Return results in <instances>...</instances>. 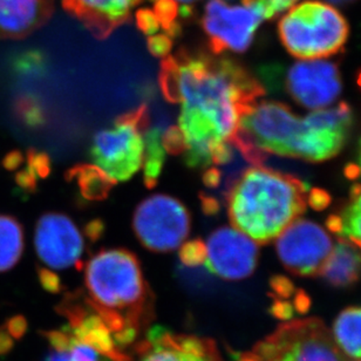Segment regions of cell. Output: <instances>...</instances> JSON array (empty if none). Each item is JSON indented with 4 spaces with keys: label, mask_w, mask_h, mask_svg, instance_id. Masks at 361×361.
I'll use <instances>...</instances> for the list:
<instances>
[{
    "label": "cell",
    "mask_w": 361,
    "mask_h": 361,
    "mask_svg": "<svg viewBox=\"0 0 361 361\" xmlns=\"http://www.w3.org/2000/svg\"><path fill=\"white\" fill-rule=\"evenodd\" d=\"M202 180H203V183L208 189H216V188L219 187L221 180H222V173L217 168H207L204 173H203Z\"/></svg>",
    "instance_id": "f35d334b"
},
{
    "label": "cell",
    "mask_w": 361,
    "mask_h": 361,
    "mask_svg": "<svg viewBox=\"0 0 361 361\" xmlns=\"http://www.w3.org/2000/svg\"><path fill=\"white\" fill-rule=\"evenodd\" d=\"M173 47V38L166 35H150L148 38V49L157 58L164 59L169 56Z\"/></svg>",
    "instance_id": "83f0119b"
},
{
    "label": "cell",
    "mask_w": 361,
    "mask_h": 361,
    "mask_svg": "<svg viewBox=\"0 0 361 361\" xmlns=\"http://www.w3.org/2000/svg\"><path fill=\"white\" fill-rule=\"evenodd\" d=\"M25 157L21 152L19 150H12L10 153H7L4 157L1 164L3 167L8 171H19V168L21 167V164H24Z\"/></svg>",
    "instance_id": "74e56055"
},
{
    "label": "cell",
    "mask_w": 361,
    "mask_h": 361,
    "mask_svg": "<svg viewBox=\"0 0 361 361\" xmlns=\"http://www.w3.org/2000/svg\"><path fill=\"white\" fill-rule=\"evenodd\" d=\"M191 219L182 202L157 194L141 202L133 217V228L143 247L154 252L178 249L190 233Z\"/></svg>",
    "instance_id": "ba28073f"
},
{
    "label": "cell",
    "mask_w": 361,
    "mask_h": 361,
    "mask_svg": "<svg viewBox=\"0 0 361 361\" xmlns=\"http://www.w3.org/2000/svg\"><path fill=\"white\" fill-rule=\"evenodd\" d=\"M326 226L339 240L361 247V183L351 188L348 202L327 219Z\"/></svg>",
    "instance_id": "e0dca14e"
},
{
    "label": "cell",
    "mask_w": 361,
    "mask_h": 361,
    "mask_svg": "<svg viewBox=\"0 0 361 361\" xmlns=\"http://www.w3.org/2000/svg\"><path fill=\"white\" fill-rule=\"evenodd\" d=\"M307 200H309V204L314 210L326 209L330 205L331 202L330 195L327 194L326 191L322 190V189H312V190L309 191Z\"/></svg>",
    "instance_id": "8d00e7d4"
},
{
    "label": "cell",
    "mask_w": 361,
    "mask_h": 361,
    "mask_svg": "<svg viewBox=\"0 0 361 361\" xmlns=\"http://www.w3.org/2000/svg\"><path fill=\"white\" fill-rule=\"evenodd\" d=\"M202 197V209L205 212V215H216L219 210V201L215 197L210 196H203Z\"/></svg>",
    "instance_id": "7bdbcfd3"
},
{
    "label": "cell",
    "mask_w": 361,
    "mask_h": 361,
    "mask_svg": "<svg viewBox=\"0 0 361 361\" xmlns=\"http://www.w3.org/2000/svg\"><path fill=\"white\" fill-rule=\"evenodd\" d=\"M264 1L268 20H272L279 14L295 6L299 0H264Z\"/></svg>",
    "instance_id": "836d02e7"
},
{
    "label": "cell",
    "mask_w": 361,
    "mask_h": 361,
    "mask_svg": "<svg viewBox=\"0 0 361 361\" xmlns=\"http://www.w3.org/2000/svg\"><path fill=\"white\" fill-rule=\"evenodd\" d=\"M329 233L317 223L295 219L278 236L276 250L291 274L311 277L319 274L332 251Z\"/></svg>",
    "instance_id": "9c48e42d"
},
{
    "label": "cell",
    "mask_w": 361,
    "mask_h": 361,
    "mask_svg": "<svg viewBox=\"0 0 361 361\" xmlns=\"http://www.w3.org/2000/svg\"><path fill=\"white\" fill-rule=\"evenodd\" d=\"M318 274L334 288H348L357 284L361 277L358 245L350 240H339Z\"/></svg>",
    "instance_id": "9a60e30c"
},
{
    "label": "cell",
    "mask_w": 361,
    "mask_h": 361,
    "mask_svg": "<svg viewBox=\"0 0 361 361\" xmlns=\"http://www.w3.org/2000/svg\"><path fill=\"white\" fill-rule=\"evenodd\" d=\"M136 25L147 35H157L160 31V23L153 10L142 8L136 13Z\"/></svg>",
    "instance_id": "f1b7e54d"
},
{
    "label": "cell",
    "mask_w": 361,
    "mask_h": 361,
    "mask_svg": "<svg viewBox=\"0 0 361 361\" xmlns=\"http://www.w3.org/2000/svg\"><path fill=\"white\" fill-rule=\"evenodd\" d=\"M39 283L49 293H60L63 290V283L59 276L46 268L38 269Z\"/></svg>",
    "instance_id": "4dcf8cb0"
},
{
    "label": "cell",
    "mask_w": 361,
    "mask_h": 361,
    "mask_svg": "<svg viewBox=\"0 0 361 361\" xmlns=\"http://www.w3.org/2000/svg\"><path fill=\"white\" fill-rule=\"evenodd\" d=\"M66 178L75 183L81 196L87 201L106 200L116 183L97 166L87 164L74 166L67 171Z\"/></svg>",
    "instance_id": "ac0fdd59"
},
{
    "label": "cell",
    "mask_w": 361,
    "mask_h": 361,
    "mask_svg": "<svg viewBox=\"0 0 361 361\" xmlns=\"http://www.w3.org/2000/svg\"><path fill=\"white\" fill-rule=\"evenodd\" d=\"M154 13L166 35L174 38L180 33V5L175 0H157Z\"/></svg>",
    "instance_id": "7402d4cb"
},
{
    "label": "cell",
    "mask_w": 361,
    "mask_h": 361,
    "mask_svg": "<svg viewBox=\"0 0 361 361\" xmlns=\"http://www.w3.org/2000/svg\"><path fill=\"white\" fill-rule=\"evenodd\" d=\"M334 344L346 357L361 359V306L344 310L334 323Z\"/></svg>",
    "instance_id": "d6986e66"
},
{
    "label": "cell",
    "mask_w": 361,
    "mask_h": 361,
    "mask_svg": "<svg viewBox=\"0 0 361 361\" xmlns=\"http://www.w3.org/2000/svg\"><path fill=\"white\" fill-rule=\"evenodd\" d=\"M285 88L290 97L313 111L334 104L343 90L337 63L329 60H302L288 68Z\"/></svg>",
    "instance_id": "8fae6325"
},
{
    "label": "cell",
    "mask_w": 361,
    "mask_h": 361,
    "mask_svg": "<svg viewBox=\"0 0 361 361\" xmlns=\"http://www.w3.org/2000/svg\"><path fill=\"white\" fill-rule=\"evenodd\" d=\"M360 249H361V247H360Z\"/></svg>",
    "instance_id": "7dc6e473"
},
{
    "label": "cell",
    "mask_w": 361,
    "mask_h": 361,
    "mask_svg": "<svg viewBox=\"0 0 361 361\" xmlns=\"http://www.w3.org/2000/svg\"><path fill=\"white\" fill-rule=\"evenodd\" d=\"M278 35L285 49L297 59H325L344 51L350 26L330 4L307 0L283 16Z\"/></svg>",
    "instance_id": "277c9868"
},
{
    "label": "cell",
    "mask_w": 361,
    "mask_h": 361,
    "mask_svg": "<svg viewBox=\"0 0 361 361\" xmlns=\"http://www.w3.org/2000/svg\"><path fill=\"white\" fill-rule=\"evenodd\" d=\"M254 352L261 361H343L332 336L318 318L281 324Z\"/></svg>",
    "instance_id": "8992f818"
},
{
    "label": "cell",
    "mask_w": 361,
    "mask_h": 361,
    "mask_svg": "<svg viewBox=\"0 0 361 361\" xmlns=\"http://www.w3.org/2000/svg\"><path fill=\"white\" fill-rule=\"evenodd\" d=\"M54 0H0V39H21L52 17Z\"/></svg>",
    "instance_id": "5bb4252c"
},
{
    "label": "cell",
    "mask_w": 361,
    "mask_h": 361,
    "mask_svg": "<svg viewBox=\"0 0 361 361\" xmlns=\"http://www.w3.org/2000/svg\"><path fill=\"white\" fill-rule=\"evenodd\" d=\"M162 145L166 153L173 155H183L185 150L183 134L178 128V126H171L162 133Z\"/></svg>",
    "instance_id": "484cf974"
},
{
    "label": "cell",
    "mask_w": 361,
    "mask_h": 361,
    "mask_svg": "<svg viewBox=\"0 0 361 361\" xmlns=\"http://www.w3.org/2000/svg\"><path fill=\"white\" fill-rule=\"evenodd\" d=\"M13 346V338L7 334L4 327H0V355H7L8 352L12 351Z\"/></svg>",
    "instance_id": "b9f144b4"
},
{
    "label": "cell",
    "mask_w": 361,
    "mask_h": 361,
    "mask_svg": "<svg viewBox=\"0 0 361 361\" xmlns=\"http://www.w3.org/2000/svg\"><path fill=\"white\" fill-rule=\"evenodd\" d=\"M175 1H178V3L187 4V5H189V4L194 3V1H196V0H175Z\"/></svg>",
    "instance_id": "bcb514c9"
},
{
    "label": "cell",
    "mask_w": 361,
    "mask_h": 361,
    "mask_svg": "<svg viewBox=\"0 0 361 361\" xmlns=\"http://www.w3.org/2000/svg\"><path fill=\"white\" fill-rule=\"evenodd\" d=\"M26 167L37 176V178H46L51 173V160L46 153L39 150L30 149L26 154Z\"/></svg>",
    "instance_id": "d4e9b609"
},
{
    "label": "cell",
    "mask_w": 361,
    "mask_h": 361,
    "mask_svg": "<svg viewBox=\"0 0 361 361\" xmlns=\"http://www.w3.org/2000/svg\"><path fill=\"white\" fill-rule=\"evenodd\" d=\"M307 194L299 178L254 166L226 184L230 222L258 244L270 243L305 212Z\"/></svg>",
    "instance_id": "7a4b0ae2"
},
{
    "label": "cell",
    "mask_w": 361,
    "mask_h": 361,
    "mask_svg": "<svg viewBox=\"0 0 361 361\" xmlns=\"http://www.w3.org/2000/svg\"><path fill=\"white\" fill-rule=\"evenodd\" d=\"M141 358L140 361H222L219 351L207 355H196L182 351L171 341V332L161 327H155L150 332L148 341L137 346Z\"/></svg>",
    "instance_id": "2e32d148"
},
{
    "label": "cell",
    "mask_w": 361,
    "mask_h": 361,
    "mask_svg": "<svg viewBox=\"0 0 361 361\" xmlns=\"http://www.w3.org/2000/svg\"><path fill=\"white\" fill-rule=\"evenodd\" d=\"M327 1L336 4V5H341V6H346V5H350V4L355 3L357 0H327Z\"/></svg>",
    "instance_id": "f6af8a7d"
},
{
    "label": "cell",
    "mask_w": 361,
    "mask_h": 361,
    "mask_svg": "<svg viewBox=\"0 0 361 361\" xmlns=\"http://www.w3.org/2000/svg\"><path fill=\"white\" fill-rule=\"evenodd\" d=\"M35 247L40 261L49 268H80L85 251L84 235L68 216L47 212L37 222Z\"/></svg>",
    "instance_id": "30bf717a"
},
{
    "label": "cell",
    "mask_w": 361,
    "mask_h": 361,
    "mask_svg": "<svg viewBox=\"0 0 361 361\" xmlns=\"http://www.w3.org/2000/svg\"><path fill=\"white\" fill-rule=\"evenodd\" d=\"M164 129L155 126L147 129L143 134L145 154H143V182L148 189L157 187L166 162V150L162 145Z\"/></svg>",
    "instance_id": "44dd1931"
},
{
    "label": "cell",
    "mask_w": 361,
    "mask_h": 361,
    "mask_svg": "<svg viewBox=\"0 0 361 361\" xmlns=\"http://www.w3.org/2000/svg\"><path fill=\"white\" fill-rule=\"evenodd\" d=\"M160 86L169 102L208 122L229 143L242 116L265 94L264 85L235 60L184 49L162 60Z\"/></svg>",
    "instance_id": "6da1fadb"
},
{
    "label": "cell",
    "mask_w": 361,
    "mask_h": 361,
    "mask_svg": "<svg viewBox=\"0 0 361 361\" xmlns=\"http://www.w3.org/2000/svg\"><path fill=\"white\" fill-rule=\"evenodd\" d=\"M139 330L140 329L137 327L127 325L121 331L113 334H114L113 339H114L116 348H125V346L133 344L136 339V336L139 334Z\"/></svg>",
    "instance_id": "d590c367"
},
{
    "label": "cell",
    "mask_w": 361,
    "mask_h": 361,
    "mask_svg": "<svg viewBox=\"0 0 361 361\" xmlns=\"http://www.w3.org/2000/svg\"><path fill=\"white\" fill-rule=\"evenodd\" d=\"M45 361H72L68 352L53 351L47 355Z\"/></svg>",
    "instance_id": "ee69618b"
},
{
    "label": "cell",
    "mask_w": 361,
    "mask_h": 361,
    "mask_svg": "<svg viewBox=\"0 0 361 361\" xmlns=\"http://www.w3.org/2000/svg\"><path fill=\"white\" fill-rule=\"evenodd\" d=\"M24 251V229L18 219L0 214V272L11 270Z\"/></svg>",
    "instance_id": "ffe728a7"
},
{
    "label": "cell",
    "mask_w": 361,
    "mask_h": 361,
    "mask_svg": "<svg viewBox=\"0 0 361 361\" xmlns=\"http://www.w3.org/2000/svg\"><path fill=\"white\" fill-rule=\"evenodd\" d=\"M14 111L21 122L30 127H39L45 123V113L38 101L32 97H24L18 99L14 104Z\"/></svg>",
    "instance_id": "603a6c76"
},
{
    "label": "cell",
    "mask_w": 361,
    "mask_h": 361,
    "mask_svg": "<svg viewBox=\"0 0 361 361\" xmlns=\"http://www.w3.org/2000/svg\"><path fill=\"white\" fill-rule=\"evenodd\" d=\"M270 312L274 318H277L281 322H288L292 319L295 310L293 302L281 300V299H272Z\"/></svg>",
    "instance_id": "1f68e13d"
},
{
    "label": "cell",
    "mask_w": 361,
    "mask_h": 361,
    "mask_svg": "<svg viewBox=\"0 0 361 361\" xmlns=\"http://www.w3.org/2000/svg\"><path fill=\"white\" fill-rule=\"evenodd\" d=\"M42 336L49 341V345L56 352H68L71 343H72V334L70 331H46L42 332Z\"/></svg>",
    "instance_id": "f546056e"
},
{
    "label": "cell",
    "mask_w": 361,
    "mask_h": 361,
    "mask_svg": "<svg viewBox=\"0 0 361 361\" xmlns=\"http://www.w3.org/2000/svg\"><path fill=\"white\" fill-rule=\"evenodd\" d=\"M85 283L94 305L121 314L128 325L141 327L150 311L152 295L135 255L126 249L97 252L86 265Z\"/></svg>",
    "instance_id": "3957f363"
},
{
    "label": "cell",
    "mask_w": 361,
    "mask_h": 361,
    "mask_svg": "<svg viewBox=\"0 0 361 361\" xmlns=\"http://www.w3.org/2000/svg\"><path fill=\"white\" fill-rule=\"evenodd\" d=\"M27 327L28 324L26 318L18 314V316L11 317L10 319L7 320L6 324H5L4 329L7 331V334H10L11 337L19 341V339L24 337L26 331H27Z\"/></svg>",
    "instance_id": "d6a6232c"
},
{
    "label": "cell",
    "mask_w": 361,
    "mask_h": 361,
    "mask_svg": "<svg viewBox=\"0 0 361 361\" xmlns=\"http://www.w3.org/2000/svg\"><path fill=\"white\" fill-rule=\"evenodd\" d=\"M270 288L272 299L285 300L293 297L297 292L293 283L284 276H274L271 278Z\"/></svg>",
    "instance_id": "4316f807"
},
{
    "label": "cell",
    "mask_w": 361,
    "mask_h": 361,
    "mask_svg": "<svg viewBox=\"0 0 361 361\" xmlns=\"http://www.w3.org/2000/svg\"><path fill=\"white\" fill-rule=\"evenodd\" d=\"M104 233V224L100 219H93L88 223L85 229V235L92 242L99 240Z\"/></svg>",
    "instance_id": "ab89813d"
},
{
    "label": "cell",
    "mask_w": 361,
    "mask_h": 361,
    "mask_svg": "<svg viewBox=\"0 0 361 361\" xmlns=\"http://www.w3.org/2000/svg\"><path fill=\"white\" fill-rule=\"evenodd\" d=\"M178 257L182 264L188 268H197L204 265L207 257L205 244L201 240H188L182 244L178 251Z\"/></svg>",
    "instance_id": "cb8c5ba5"
},
{
    "label": "cell",
    "mask_w": 361,
    "mask_h": 361,
    "mask_svg": "<svg viewBox=\"0 0 361 361\" xmlns=\"http://www.w3.org/2000/svg\"><path fill=\"white\" fill-rule=\"evenodd\" d=\"M204 265L226 281H240L254 274L258 261L255 240L237 229L223 226L209 236Z\"/></svg>",
    "instance_id": "7c38bea8"
},
{
    "label": "cell",
    "mask_w": 361,
    "mask_h": 361,
    "mask_svg": "<svg viewBox=\"0 0 361 361\" xmlns=\"http://www.w3.org/2000/svg\"><path fill=\"white\" fill-rule=\"evenodd\" d=\"M264 20H268L264 0H242V5L236 6L223 0H210L205 6L202 26L208 35L210 51L219 56L224 51L245 52Z\"/></svg>",
    "instance_id": "52a82bcc"
},
{
    "label": "cell",
    "mask_w": 361,
    "mask_h": 361,
    "mask_svg": "<svg viewBox=\"0 0 361 361\" xmlns=\"http://www.w3.org/2000/svg\"><path fill=\"white\" fill-rule=\"evenodd\" d=\"M143 0H63L68 13L82 23L97 40L108 38L126 24L134 7ZM157 1V0H152Z\"/></svg>",
    "instance_id": "4fadbf2b"
},
{
    "label": "cell",
    "mask_w": 361,
    "mask_h": 361,
    "mask_svg": "<svg viewBox=\"0 0 361 361\" xmlns=\"http://www.w3.org/2000/svg\"><path fill=\"white\" fill-rule=\"evenodd\" d=\"M292 302L295 306V312L306 313L311 307V298L302 290H297Z\"/></svg>",
    "instance_id": "60d3db41"
},
{
    "label": "cell",
    "mask_w": 361,
    "mask_h": 361,
    "mask_svg": "<svg viewBox=\"0 0 361 361\" xmlns=\"http://www.w3.org/2000/svg\"><path fill=\"white\" fill-rule=\"evenodd\" d=\"M149 123L145 104L115 118L109 128L94 136L90 149L94 164L116 182L130 180L142 168L143 134Z\"/></svg>",
    "instance_id": "5b68a950"
},
{
    "label": "cell",
    "mask_w": 361,
    "mask_h": 361,
    "mask_svg": "<svg viewBox=\"0 0 361 361\" xmlns=\"http://www.w3.org/2000/svg\"><path fill=\"white\" fill-rule=\"evenodd\" d=\"M16 182L23 190L33 192L37 190V184H38V178L32 173L27 167L17 171L16 174Z\"/></svg>",
    "instance_id": "e575fe53"
}]
</instances>
